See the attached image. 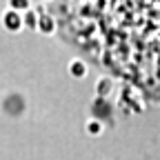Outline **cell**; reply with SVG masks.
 Listing matches in <instances>:
<instances>
[{
    "label": "cell",
    "mask_w": 160,
    "mask_h": 160,
    "mask_svg": "<svg viewBox=\"0 0 160 160\" xmlns=\"http://www.w3.org/2000/svg\"><path fill=\"white\" fill-rule=\"evenodd\" d=\"M2 27L9 33H18L20 29L25 27V16L20 13V11H16V9H9L7 7V11L2 13Z\"/></svg>",
    "instance_id": "obj_1"
},
{
    "label": "cell",
    "mask_w": 160,
    "mask_h": 160,
    "mask_svg": "<svg viewBox=\"0 0 160 160\" xmlns=\"http://www.w3.org/2000/svg\"><path fill=\"white\" fill-rule=\"evenodd\" d=\"M38 31H42L47 36H51L56 31V22H53V18L47 16V13H40V22H38Z\"/></svg>",
    "instance_id": "obj_2"
},
{
    "label": "cell",
    "mask_w": 160,
    "mask_h": 160,
    "mask_svg": "<svg viewBox=\"0 0 160 160\" xmlns=\"http://www.w3.org/2000/svg\"><path fill=\"white\" fill-rule=\"evenodd\" d=\"M22 16H25V27H27V29H38V22H40V13H38V11L29 9V11H25Z\"/></svg>",
    "instance_id": "obj_3"
},
{
    "label": "cell",
    "mask_w": 160,
    "mask_h": 160,
    "mask_svg": "<svg viewBox=\"0 0 160 160\" xmlns=\"http://www.w3.org/2000/svg\"><path fill=\"white\" fill-rule=\"evenodd\" d=\"M69 71H71V76H73V78H85L87 67H85V62H82V60H71Z\"/></svg>",
    "instance_id": "obj_4"
},
{
    "label": "cell",
    "mask_w": 160,
    "mask_h": 160,
    "mask_svg": "<svg viewBox=\"0 0 160 160\" xmlns=\"http://www.w3.org/2000/svg\"><path fill=\"white\" fill-rule=\"evenodd\" d=\"M7 2H9V9H16L20 13H25V11L31 9V0H7Z\"/></svg>",
    "instance_id": "obj_5"
},
{
    "label": "cell",
    "mask_w": 160,
    "mask_h": 160,
    "mask_svg": "<svg viewBox=\"0 0 160 160\" xmlns=\"http://www.w3.org/2000/svg\"><path fill=\"white\" fill-rule=\"evenodd\" d=\"M109 91V80L105 78V80H100V93H107Z\"/></svg>",
    "instance_id": "obj_6"
},
{
    "label": "cell",
    "mask_w": 160,
    "mask_h": 160,
    "mask_svg": "<svg viewBox=\"0 0 160 160\" xmlns=\"http://www.w3.org/2000/svg\"><path fill=\"white\" fill-rule=\"evenodd\" d=\"M89 131H93V133H96V131H100V125H96V122H91V125H89Z\"/></svg>",
    "instance_id": "obj_7"
},
{
    "label": "cell",
    "mask_w": 160,
    "mask_h": 160,
    "mask_svg": "<svg viewBox=\"0 0 160 160\" xmlns=\"http://www.w3.org/2000/svg\"><path fill=\"white\" fill-rule=\"evenodd\" d=\"M42 2H49V0H42Z\"/></svg>",
    "instance_id": "obj_8"
}]
</instances>
